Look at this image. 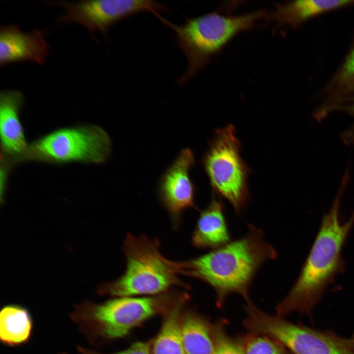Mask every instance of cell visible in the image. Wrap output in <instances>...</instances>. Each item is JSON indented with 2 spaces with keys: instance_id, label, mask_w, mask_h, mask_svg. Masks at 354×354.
<instances>
[{
  "instance_id": "1",
  "label": "cell",
  "mask_w": 354,
  "mask_h": 354,
  "mask_svg": "<svg viewBox=\"0 0 354 354\" xmlns=\"http://www.w3.org/2000/svg\"><path fill=\"white\" fill-rule=\"evenodd\" d=\"M346 185L342 182L330 208L324 215L298 278L276 307L277 316L298 311L311 317L326 288L344 270L342 250L354 226V212L346 221L340 219L341 201Z\"/></svg>"
},
{
  "instance_id": "2",
  "label": "cell",
  "mask_w": 354,
  "mask_h": 354,
  "mask_svg": "<svg viewBox=\"0 0 354 354\" xmlns=\"http://www.w3.org/2000/svg\"><path fill=\"white\" fill-rule=\"evenodd\" d=\"M243 236L201 256L177 262L179 274L200 280L210 286L221 307L227 297L237 293L251 303L249 288L262 265L278 256L275 249L264 239L263 231L248 224Z\"/></svg>"
},
{
  "instance_id": "3",
  "label": "cell",
  "mask_w": 354,
  "mask_h": 354,
  "mask_svg": "<svg viewBox=\"0 0 354 354\" xmlns=\"http://www.w3.org/2000/svg\"><path fill=\"white\" fill-rule=\"evenodd\" d=\"M154 16L174 31L175 40L187 60L186 71L177 80L180 86L186 84L202 70L210 58L235 36L269 17L261 10L239 15L213 12L187 18L183 24L177 25L159 13Z\"/></svg>"
},
{
  "instance_id": "4",
  "label": "cell",
  "mask_w": 354,
  "mask_h": 354,
  "mask_svg": "<svg viewBox=\"0 0 354 354\" xmlns=\"http://www.w3.org/2000/svg\"><path fill=\"white\" fill-rule=\"evenodd\" d=\"M122 250L125 270L117 279L103 284L98 289L100 294L114 297L153 296L174 287L190 288L177 277V262L167 259L161 253L158 240L127 234Z\"/></svg>"
},
{
  "instance_id": "5",
  "label": "cell",
  "mask_w": 354,
  "mask_h": 354,
  "mask_svg": "<svg viewBox=\"0 0 354 354\" xmlns=\"http://www.w3.org/2000/svg\"><path fill=\"white\" fill-rule=\"evenodd\" d=\"M183 293L169 291L143 297H117L99 304L78 305L72 319L91 341L113 340L128 335L149 318L166 313Z\"/></svg>"
},
{
  "instance_id": "6",
  "label": "cell",
  "mask_w": 354,
  "mask_h": 354,
  "mask_svg": "<svg viewBox=\"0 0 354 354\" xmlns=\"http://www.w3.org/2000/svg\"><path fill=\"white\" fill-rule=\"evenodd\" d=\"M112 142L102 128L82 125L56 130L28 146L21 161L100 164L110 157Z\"/></svg>"
},
{
  "instance_id": "7",
  "label": "cell",
  "mask_w": 354,
  "mask_h": 354,
  "mask_svg": "<svg viewBox=\"0 0 354 354\" xmlns=\"http://www.w3.org/2000/svg\"><path fill=\"white\" fill-rule=\"evenodd\" d=\"M240 143L232 124L216 129L202 164L211 187L240 214L247 203L249 169L240 154Z\"/></svg>"
},
{
  "instance_id": "8",
  "label": "cell",
  "mask_w": 354,
  "mask_h": 354,
  "mask_svg": "<svg viewBox=\"0 0 354 354\" xmlns=\"http://www.w3.org/2000/svg\"><path fill=\"white\" fill-rule=\"evenodd\" d=\"M255 331L272 338L295 354H354V336L295 324L264 312L254 322Z\"/></svg>"
},
{
  "instance_id": "9",
  "label": "cell",
  "mask_w": 354,
  "mask_h": 354,
  "mask_svg": "<svg viewBox=\"0 0 354 354\" xmlns=\"http://www.w3.org/2000/svg\"><path fill=\"white\" fill-rule=\"evenodd\" d=\"M59 3L64 9L59 19V22L78 23L91 32L99 31L104 35L114 24L130 16L145 12L154 14L167 10L164 4L149 0H97Z\"/></svg>"
},
{
  "instance_id": "10",
  "label": "cell",
  "mask_w": 354,
  "mask_h": 354,
  "mask_svg": "<svg viewBox=\"0 0 354 354\" xmlns=\"http://www.w3.org/2000/svg\"><path fill=\"white\" fill-rule=\"evenodd\" d=\"M195 156L189 148L181 149L159 178L157 195L170 216L173 227L179 228L183 212L196 208L195 186L190 171L195 165Z\"/></svg>"
},
{
  "instance_id": "11",
  "label": "cell",
  "mask_w": 354,
  "mask_h": 354,
  "mask_svg": "<svg viewBox=\"0 0 354 354\" xmlns=\"http://www.w3.org/2000/svg\"><path fill=\"white\" fill-rule=\"evenodd\" d=\"M24 99L18 90H4L0 93L1 156L11 164L21 161L29 145L19 117Z\"/></svg>"
},
{
  "instance_id": "12",
  "label": "cell",
  "mask_w": 354,
  "mask_h": 354,
  "mask_svg": "<svg viewBox=\"0 0 354 354\" xmlns=\"http://www.w3.org/2000/svg\"><path fill=\"white\" fill-rule=\"evenodd\" d=\"M49 48L43 31L35 29L25 32L14 25L0 27L1 66L23 61L43 64Z\"/></svg>"
},
{
  "instance_id": "13",
  "label": "cell",
  "mask_w": 354,
  "mask_h": 354,
  "mask_svg": "<svg viewBox=\"0 0 354 354\" xmlns=\"http://www.w3.org/2000/svg\"><path fill=\"white\" fill-rule=\"evenodd\" d=\"M224 212L223 202L213 193L209 205L201 211L193 232L191 242L194 247L213 250L231 241Z\"/></svg>"
},
{
  "instance_id": "14",
  "label": "cell",
  "mask_w": 354,
  "mask_h": 354,
  "mask_svg": "<svg viewBox=\"0 0 354 354\" xmlns=\"http://www.w3.org/2000/svg\"><path fill=\"white\" fill-rule=\"evenodd\" d=\"M354 0H302L275 4L274 11L269 17L278 25L295 27L320 14L351 4Z\"/></svg>"
},
{
  "instance_id": "15",
  "label": "cell",
  "mask_w": 354,
  "mask_h": 354,
  "mask_svg": "<svg viewBox=\"0 0 354 354\" xmlns=\"http://www.w3.org/2000/svg\"><path fill=\"white\" fill-rule=\"evenodd\" d=\"M188 299V295L183 293L165 313L161 328L151 343V354H185L181 333V313Z\"/></svg>"
},
{
  "instance_id": "16",
  "label": "cell",
  "mask_w": 354,
  "mask_h": 354,
  "mask_svg": "<svg viewBox=\"0 0 354 354\" xmlns=\"http://www.w3.org/2000/svg\"><path fill=\"white\" fill-rule=\"evenodd\" d=\"M185 354H214L213 327L200 316L187 312L181 318Z\"/></svg>"
},
{
  "instance_id": "17",
  "label": "cell",
  "mask_w": 354,
  "mask_h": 354,
  "mask_svg": "<svg viewBox=\"0 0 354 354\" xmlns=\"http://www.w3.org/2000/svg\"><path fill=\"white\" fill-rule=\"evenodd\" d=\"M32 329L31 317L25 308L16 305L4 306L0 313V338L2 342L16 346L27 342Z\"/></svg>"
},
{
  "instance_id": "18",
  "label": "cell",
  "mask_w": 354,
  "mask_h": 354,
  "mask_svg": "<svg viewBox=\"0 0 354 354\" xmlns=\"http://www.w3.org/2000/svg\"><path fill=\"white\" fill-rule=\"evenodd\" d=\"M240 343L244 354H289L281 343L265 335L251 332Z\"/></svg>"
},
{
  "instance_id": "19",
  "label": "cell",
  "mask_w": 354,
  "mask_h": 354,
  "mask_svg": "<svg viewBox=\"0 0 354 354\" xmlns=\"http://www.w3.org/2000/svg\"><path fill=\"white\" fill-rule=\"evenodd\" d=\"M336 100L346 94L354 93V47L347 56L331 85Z\"/></svg>"
},
{
  "instance_id": "20",
  "label": "cell",
  "mask_w": 354,
  "mask_h": 354,
  "mask_svg": "<svg viewBox=\"0 0 354 354\" xmlns=\"http://www.w3.org/2000/svg\"><path fill=\"white\" fill-rule=\"evenodd\" d=\"M212 326L215 346L214 354H244L240 341L226 334L223 322H218Z\"/></svg>"
},
{
  "instance_id": "21",
  "label": "cell",
  "mask_w": 354,
  "mask_h": 354,
  "mask_svg": "<svg viewBox=\"0 0 354 354\" xmlns=\"http://www.w3.org/2000/svg\"><path fill=\"white\" fill-rule=\"evenodd\" d=\"M77 349L81 354H151V342L138 341L125 350L113 354L100 353L80 346Z\"/></svg>"
},
{
  "instance_id": "22",
  "label": "cell",
  "mask_w": 354,
  "mask_h": 354,
  "mask_svg": "<svg viewBox=\"0 0 354 354\" xmlns=\"http://www.w3.org/2000/svg\"><path fill=\"white\" fill-rule=\"evenodd\" d=\"M350 111L353 116H354V97L352 99L350 105Z\"/></svg>"
}]
</instances>
